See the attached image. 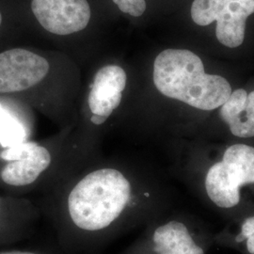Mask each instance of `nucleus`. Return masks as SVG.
I'll list each match as a JSON object with an SVG mask.
<instances>
[{"label": "nucleus", "mask_w": 254, "mask_h": 254, "mask_svg": "<svg viewBox=\"0 0 254 254\" xmlns=\"http://www.w3.org/2000/svg\"><path fill=\"white\" fill-rule=\"evenodd\" d=\"M150 198L124 170L106 165L62 179L46 191L40 207L62 250L72 254L92 251L119 236Z\"/></svg>", "instance_id": "f257e3e1"}, {"label": "nucleus", "mask_w": 254, "mask_h": 254, "mask_svg": "<svg viewBox=\"0 0 254 254\" xmlns=\"http://www.w3.org/2000/svg\"><path fill=\"white\" fill-rule=\"evenodd\" d=\"M154 83L164 96L201 110L220 108L232 88L222 76L208 74L197 55L187 49H166L154 63Z\"/></svg>", "instance_id": "f03ea898"}, {"label": "nucleus", "mask_w": 254, "mask_h": 254, "mask_svg": "<svg viewBox=\"0 0 254 254\" xmlns=\"http://www.w3.org/2000/svg\"><path fill=\"white\" fill-rule=\"evenodd\" d=\"M254 183V147L230 146L220 162L209 169L205 190L210 200L221 208H232L240 201V189Z\"/></svg>", "instance_id": "7ed1b4c3"}, {"label": "nucleus", "mask_w": 254, "mask_h": 254, "mask_svg": "<svg viewBox=\"0 0 254 254\" xmlns=\"http://www.w3.org/2000/svg\"><path fill=\"white\" fill-rule=\"evenodd\" d=\"M0 183L12 190H32L42 187L55 163L48 146L25 140L0 151Z\"/></svg>", "instance_id": "20e7f679"}, {"label": "nucleus", "mask_w": 254, "mask_h": 254, "mask_svg": "<svg viewBox=\"0 0 254 254\" xmlns=\"http://www.w3.org/2000/svg\"><path fill=\"white\" fill-rule=\"evenodd\" d=\"M190 13L198 26L205 27L217 22L218 42L236 48L244 42L247 20L254 13V0H194Z\"/></svg>", "instance_id": "39448f33"}, {"label": "nucleus", "mask_w": 254, "mask_h": 254, "mask_svg": "<svg viewBox=\"0 0 254 254\" xmlns=\"http://www.w3.org/2000/svg\"><path fill=\"white\" fill-rule=\"evenodd\" d=\"M44 57L24 48L0 53V94L27 91L42 81L49 72Z\"/></svg>", "instance_id": "423d86ee"}, {"label": "nucleus", "mask_w": 254, "mask_h": 254, "mask_svg": "<svg viewBox=\"0 0 254 254\" xmlns=\"http://www.w3.org/2000/svg\"><path fill=\"white\" fill-rule=\"evenodd\" d=\"M30 7L39 24L60 36L82 31L91 17L87 0H31Z\"/></svg>", "instance_id": "0eeeda50"}, {"label": "nucleus", "mask_w": 254, "mask_h": 254, "mask_svg": "<svg viewBox=\"0 0 254 254\" xmlns=\"http://www.w3.org/2000/svg\"><path fill=\"white\" fill-rule=\"evenodd\" d=\"M126 71L119 65L103 66L95 73L88 96L91 122L101 126L118 109L127 87Z\"/></svg>", "instance_id": "6e6552de"}, {"label": "nucleus", "mask_w": 254, "mask_h": 254, "mask_svg": "<svg viewBox=\"0 0 254 254\" xmlns=\"http://www.w3.org/2000/svg\"><path fill=\"white\" fill-rule=\"evenodd\" d=\"M121 254H204L192 238L188 226L177 219L158 224L144 245L132 247Z\"/></svg>", "instance_id": "1a4fd4ad"}, {"label": "nucleus", "mask_w": 254, "mask_h": 254, "mask_svg": "<svg viewBox=\"0 0 254 254\" xmlns=\"http://www.w3.org/2000/svg\"><path fill=\"white\" fill-rule=\"evenodd\" d=\"M42 215L41 207L30 200L0 196V243L28 236Z\"/></svg>", "instance_id": "9d476101"}, {"label": "nucleus", "mask_w": 254, "mask_h": 254, "mask_svg": "<svg viewBox=\"0 0 254 254\" xmlns=\"http://www.w3.org/2000/svg\"><path fill=\"white\" fill-rule=\"evenodd\" d=\"M219 115L234 136H254V91L250 93L243 89L233 91L220 107Z\"/></svg>", "instance_id": "9b49d317"}, {"label": "nucleus", "mask_w": 254, "mask_h": 254, "mask_svg": "<svg viewBox=\"0 0 254 254\" xmlns=\"http://www.w3.org/2000/svg\"><path fill=\"white\" fill-rule=\"evenodd\" d=\"M119 9L133 17H140L145 12V0H112Z\"/></svg>", "instance_id": "f8f14e48"}, {"label": "nucleus", "mask_w": 254, "mask_h": 254, "mask_svg": "<svg viewBox=\"0 0 254 254\" xmlns=\"http://www.w3.org/2000/svg\"><path fill=\"white\" fill-rule=\"evenodd\" d=\"M247 240V249L251 254H254V216L247 218L242 224L241 235L236 237V241Z\"/></svg>", "instance_id": "ddd939ff"}, {"label": "nucleus", "mask_w": 254, "mask_h": 254, "mask_svg": "<svg viewBox=\"0 0 254 254\" xmlns=\"http://www.w3.org/2000/svg\"><path fill=\"white\" fill-rule=\"evenodd\" d=\"M0 254H48L47 251H32V250H4Z\"/></svg>", "instance_id": "4468645a"}, {"label": "nucleus", "mask_w": 254, "mask_h": 254, "mask_svg": "<svg viewBox=\"0 0 254 254\" xmlns=\"http://www.w3.org/2000/svg\"><path fill=\"white\" fill-rule=\"evenodd\" d=\"M2 23H3V14H2V11L0 9V27L2 26Z\"/></svg>", "instance_id": "2eb2a0df"}]
</instances>
